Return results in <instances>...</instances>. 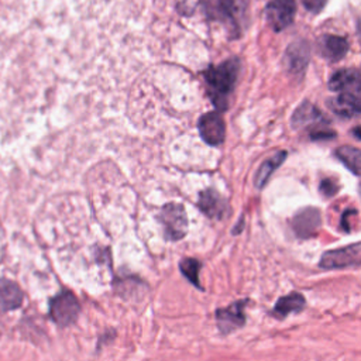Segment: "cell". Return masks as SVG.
I'll use <instances>...</instances> for the list:
<instances>
[{
	"label": "cell",
	"mask_w": 361,
	"mask_h": 361,
	"mask_svg": "<svg viewBox=\"0 0 361 361\" xmlns=\"http://www.w3.org/2000/svg\"><path fill=\"white\" fill-rule=\"evenodd\" d=\"M237 72L238 61L229 60L218 66H210L203 74L212 101L219 110H225L227 108V98L234 88Z\"/></svg>",
	"instance_id": "1"
},
{
	"label": "cell",
	"mask_w": 361,
	"mask_h": 361,
	"mask_svg": "<svg viewBox=\"0 0 361 361\" xmlns=\"http://www.w3.org/2000/svg\"><path fill=\"white\" fill-rule=\"evenodd\" d=\"M158 219L164 226V232L168 240L171 242H178L184 238L188 233V216L185 208L178 203H168L165 205L161 212Z\"/></svg>",
	"instance_id": "2"
},
{
	"label": "cell",
	"mask_w": 361,
	"mask_h": 361,
	"mask_svg": "<svg viewBox=\"0 0 361 361\" xmlns=\"http://www.w3.org/2000/svg\"><path fill=\"white\" fill-rule=\"evenodd\" d=\"M81 312L78 298L71 291H64L54 297L50 303V316L61 327H68L75 323Z\"/></svg>",
	"instance_id": "3"
},
{
	"label": "cell",
	"mask_w": 361,
	"mask_h": 361,
	"mask_svg": "<svg viewBox=\"0 0 361 361\" xmlns=\"http://www.w3.org/2000/svg\"><path fill=\"white\" fill-rule=\"evenodd\" d=\"M361 261V246L360 243H354L342 249L329 250L323 253L319 267L323 270H343L358 267Z\"/></svg>",
	"instance_id": "4"
},
{
	"label": "cell",
	"mask_w": 361,
	"mask_h": 361,
	"mask_svg": "<svg viewBox=\"0 0 361 361\" xmlns=\"http://www.w3.org/2000/svg\"><path fill=\"white\" fill-rule=\"evenodd\" d=\"M249 303V299L236 301L227 308H221L216 310L214 318L216 323L222 334H230L237 329H242L246 322V306Z\"/></svg>",
	"instance_id": "5"
},
{
	"label": "cell",
	"mask_w": 361,
	"mask_h": 361,
	"mask_svg": "<svg viewBox=\"0 0 361 361\" xmlns=\"http://www.w3.org/2000/svg\"><path fill=\"white\" fill-rule=\"evenodd\" d=\"M295 13V0H271L266 9L267 21L274 32H282L291 26Z\"/></svg>",
	"instance_id": "6"
},
{
	"label": "cell",
	"mask_w": 361,
	"mask_h": 361,
	"mask_svg": "<svg viewBox=\"0 0 361 361\" xmlns=\"http://www.w3.org/2000/svg\"><path fill=\"white\" fill-rule=\"evenodd\" d=\"M201 137L209 146H219L225 141L226 126L219 113L209 112L203 114L198 123Z\"/></svg>",
	"instance_id": "7"
},
{
	"label": "cell",
	"mask_w": 361,
	"mask_h": 361,
	"mask_svg": "<svg viewBox=\"0 0 361 361\" xmlns=\"http://www.w3.org/2000/svg\"><path fill=\"white\" fill-rule=\"evenodd\" d=\"M322 225L321 212L315 208H308L297 213L292 219V229L301 238L314 237Z\"/></svg>",
	"instance_id": "8"
},
{
	"label": "cell",
	"mask_w": 361,
	"mask_h": 361,
	"mask_svg": "<svg viewBox=\"0 0 361 361\" xmlns=\"http://www.w3.org/2000/svg\"><path fill=\"white\" fill-rule=\"evenodd\" d=\"M305 306H306L305 297L299 292H291L277 301L274 309L271 310V316L278 321H282L292 314L294 315L301 314Z\"/></svg>",
	"instance_id": "9"
},
{
	"label": "cell",
	"mask_w": 361,
	"mask_h": 361,
	"mask_svg": "<svg viewBox=\"0 0 361 361\" xmlns=\"http://www.w3.org/2000/svg\"><path fill=\"white\" fill-rule=\"evenodd\" d=\"M199 209L210 219H222L226 214V202L214 189H206L201 194Z\"/></svg>",
	"instance_id": "10"
},
{
	"label": "cell",
	"mask_w": 361,
	"mask_h": 361,
	"mask_svg": "<svg viewBox=\"0 0 361 361\" xmlns=\"http://www.w3.org/2000/svg\"><path fill=\"white\" fill-rule=\"evenodd\" d=\"M360 92H342L330 101V109L342 117H354L360 114Z\"/></svg>",
	"instance_id": "11"
},
{
	"label": "cell",
	"mask_w": 361,
	"mask_h": 361,
	"mask_svg": "<svg viewBox=\"0 0 361 361\" xmlns=\"http://www.w3.org/2000/svg\"><path fill=\"white\" fill-rule=\"evenodd\" d=\"M309 54H310V50H309L308 42L305 41L294 42L290 45V48H288L285 62L288 68H290V71L294 72V74H301L309 62Z\"/></svg>",
	"instance_id": "12"
},
{
	"label": "cell",
	"mask_w": 361,
	"mask_h": 361,
	"mask_svg": "<svg viewBox=\"0 0 361 361\" xmlns=\"http://www.w3.org/2000/svg\"><path fill=\"white\" fill-rule=\"evenodd\" d=\"M329 89L333 92H360V77L357 69H342L329 79Z\"/></svg>",
	"instance_id": "13"
},
{
	"label": "cell",
	"mask_w": 361,
	"mask_h": 361,
	"mask_svg": "<svg viewBox=\"0 0 361 361\" xmlns=\"http://www.w3.org/2000/svg\"><path fill=\"white\" fill-rule=\"evenodd\" d=\"M23 302L20 286L12 281L0 279V312L17 309Z\"/></svg>",
	"instance_id": "14"
},
{
	"label": "cell",
	"mask_w": 361,
	"mask_h": 361,
	"mask_svg": "<svg viewBox=\"0 0 361 361\" xmlns=\"http://www.w3.org/2000/svg\"><path fill=\"white\" fill-rule=\"evenodd\" d=\"M349 51V42L343 37L326 36L322 40V54L329 61H339Z\"/></svg>",
	"instance_id": "15"
},
{
	"label": "cell",
	"mask_w": 361,
	"mask_h": 361,
	"mask_svg": "<svg viewBox=\"0 0 361 361\" xmlns=\"http://www.w3.org/2000/svg\"><path fill=\"white\" fill-rule=\"evenodd\" d=\"M292 123L297 127H301L305 125H312V123L319 125V123H325V117L314 105L305 102L294 113Z\"/></svg>",
	"instance_id": "16"
},
{
	"label": "cell",
	"mask_w": 361,
	"mask_h": 361,
	"mask_svg": "<svg viewBox=\"0 0 361 361\" xmlns=\"http://www.w3.org/2000/svg\"><path fill=\"white\" fill-rule=\"evenodd\" d=\"M286 158V153L285 151H279L278 154H275L274 157L269 158L266 162H264L260 170L257 171V175H256V186L257 188H264V185L267 184V181L270 179L271 174L277 170V168L285 161Z\"/></svg>",
	"instance_id": "17"
},
{
	"label": "cell",
	"mask_w": 361,
	"mask_h": 361,
	"mask_svg": "<svg viewBox=\"0 0 361 361\" xmlns=\"http://www.w3.org/2000/svg\"><path fill=\"white\" fill-rule=\"evenodd\" d=\"M202 269V262L197 258H184L179 262V270L182 273V275L192 284L195 285L198 290H203V286L199 284V273Z\"/></svg>",
	"instance_id": "18"
},
{
	"label": "cell",
	"mask_w": 361,
	"mask_h": 361,
	"mask_svg": "<svg viewBox=\"0 0 361 361\" xmlns=\"http://www.w3.org/2000/svg\"><path fill=\"white\" fill-rule=\"evenodd\" d=\"M336 157H338L349 170L354 174H360V150L351 146H343L336 150Z\"/></svg>",
	"instance_id": "19"
},
{
	"label": "cell",
	"mask_w": 361,
	"mask_h": 361,
	"mask_svg": "<svg viewBox=\"0 0 361 361\" xmlns=\"http://www.w3.org/2000/svg\"><path fill=\"white\" fill-rule=\"evenodd\" d=\"M321 192L323 197L332 198L333 195H336V192H338V185H336L332 179H325L321 184Z\"/></svg>",
	"instance_id": "20"
},
{
	"label": "cell",
	"mask_w": 361,
	"mask_h": 361,
	"mask_svg": "<svg viewBox=\"0 0 361 361\" xmlns=\"http://www.w3.org/2000/svg\"><path fill=\"white\" fill-rule=\"evenodd\" d=\"M326 2L327 0H302L303 6L312 13H319L321 10H323Z\"/></svg>",
	"instance_id": "21"
},
{
	"label": "cell",
	"mask_w": 361,
	"mask_h": 361,
	"mask_svg": "<svg viewBox=\"0 0 361 361\" xmlns=\"http://www.w3.org/2000/svg\"><path fill=\"white\" fill-rule=\"evenodd\" d=\"M219 8L227 17H232L236 12V0H218Z\"/></svg>",
	"instance_id": "22"
}]
</instances>
